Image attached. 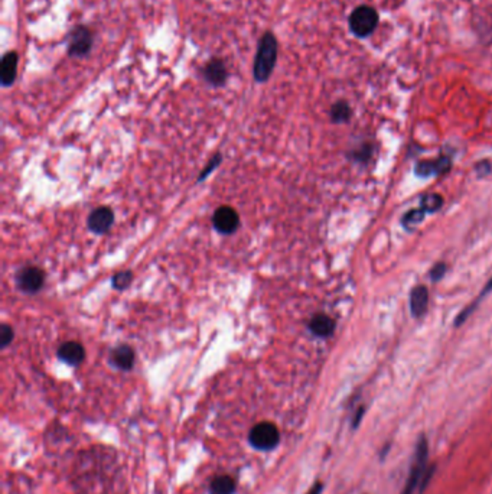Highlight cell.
Listing matches in <instances>:
<instances>
[{
  "mask_svg": "<svg viewBox=\"0 0 492 494\" xmlns=\"http://www.w3.org/2000/svg\"><path fill=\"white\" fill-rule=\"evenodd\" d=\"M278 61V40L271 32H266L257 47L256 60L253 64L254 80L264 83L270 79Z\"/></svg>",
  "mask_w": 492,
  "mask_h": 494,
  "instance_id": "6da1fadb",
  "label": "cell"
},
{
  "mask_svg": "<svg viewBox=\"0 0 492 494\" xmlns=\"http://www.w3.org/2000/svg\"><path fill=\"white\" fill-rule=\"evenodd\" d=\"M427 455H429L427 439L425 436H421L414 448L412 466L402 494H414V491L418 488L421 483H423L425 475L427 474V467H426Z\"/></svg>",
  "mask_w": 492,
  "mask_h": 494,
  "instance_id": "7a4b0ae2",
  "label": "cell"
},
{
  "mask_svg": "<svg viewBox=\"0 0 492 494\" xmlns=\"http://www.w3.org/2000/svg\"><path fill=\"white\" fill-rule=\"evenodd\" d=\"M378 25V13L374 8L361 5L350 15V29L358 38H367Z\"/></svg>",
  "mask_w": 492,
  "mask_h": 494,
  "instance_id": "3957f363",
  "label": "cell"
},
{
  "mask_svg": "<svg viewBox=\"0 0 492 494\" xmlns=\"http://www.w3.org/2000/svg\"><path fill=\"white\" fill-rule=\"evenodd\" d=\"M279 438H280L279 429L271 422H260L256 427H253L248 434L250 444L254 448L262 451H269L275 448L279 444Z\"/></svg>",
  "mask_w": 492,
  "mask_h": 494,
  "instance_id": "277c9868",
  "label": "cell"
},
{
  "mask_svg": "<svg viewBox=\"0 0 492 494\" xmlns=\"http://www.w3.org/2000/svg\"><path fill=\"white\" fill-rule=\"evenodd\" d=\"M93 47V33L85 26H76L69 32L68 55L69 57H84Z\"/></svg>",
  "mask_w": 492,
  "mask_h": 494,
  "instance_id": "5b68a950",
  "label": "cell"
},
{
  "mask_svg": "<svg viewBox=\"0 0 492 494\" xmlns=\"http://www.w3.org/2000/svg\"><path fill=\"white\" fill-rule=\"evenodd\" d=\"M214 226L223 234H231L240 226V217L231 207H220L214 214Z\"/></svg>",
  "mask_w": 492,
  "mask_h": 494,
  "instance_id": "8992f818",
  "label": "cell"
},
{
  "mask_svg": "<svg viewBox=\"0 0 492 494\" xmlns=\"http://www.w3.org/2000/svg\"><path fill=\"white\" fill-rule=\"evenodd\" d=\"M44 272L38 267H25L17 273V286L28 294H35L44 285Z\"/></svg>",
  "mask_w": 492,
  "mask_h": 494,
  "instance_id": "52a82bcc",
  "label": "cell"
},
{
  "mask_svg": "<svg viewBox=\"0 0 492 494\" xmlns=\"http://www.w3.org/2000/svg\"><path fill=\"white\" fill-rule=\"evenodd\" d=\"M452 167V162L448 156H441L437 159H430V160H422L416 165V175L427 178V176H434V175H443L446 174Z\"/></svg>",
  "mask_w": 492,
  "mask_h": 494,
  "instance_id": "ba28073f",
  "label": "cell"
},
{
  "mask_svg": "<svg viewBox=\"0 0 492 494\" xmlns=\"http://www.w3.org/2000/svg\"><path fill=\"white\" fill-rule=\"evenodd\" d=\"M114 222V214L108 207H99L88 217V226L97 234L105 233Z\"/></svg>",
  "mask_w": 492,
  "mask_h": 494,
  "instance_id": "9c48e42d",
  "label": "cell"
},
{
  "mask_svg": "<svg viewBox=\"0 0 492 494\" xmlns=\"http://www.w3.org/2000/svg\"><path fill=\"white\" fill-rule=\"evenodd\" d=\"M204 79L214 87L224 85L228 79V71L224 61L214 58L204 68Z\"/></svg>",
  "mask_w": 492,
  "mask_h": 494,
  "instance_id": "30bf717a",
  "label": "cell"
},
{
  "mask_svg": "<svg viewBox=\"0 0 492 494\" xmlns=\"http://www.w3.org/2000/svg\"><path fill=\"white\" fill-rule=\"evenodd\" d=\"M429 305V290L426 286L418 285L410 292V311L414 317H422Z\"/></svg>",
  "mask_w": 492,
  "mask_h": 494,
  "instance_id": "8fae6325",
  "label": "cell"
},
{
  "mask_svg": "<svg viewBox=\"0 0 492 494\" xmlns=\"http://www.w3.org/2000/svg\"><path fill=\"white\" fill-rule=\"evenodd\" d=\"M17 53L16 52H8L5 53V57L2 60V65H0V80L5 87H9L15 83L16 74H17Z\"/></svg>",
  "mask_w": 492,
  "mask_h": 494,
  "instance_id": "7c38bea8",
  "label": "cell"
},
{
  "mask_svg": "<svg viewBox=\"0 0 492 494\" xmlns=\"http://www.w3.org/2000/svg\"><path fill=\"white\" fill-rule=\"evenodd\" d=\"M58 356L62 361H65L71 365H77V364L83 363V360L85 357V352H84L81 344H78L76 341H68L60 347Z\"/></svg>",
  "mask_w": 492,
  "mask_h": 494,
  "instance_id": "4fadbf2b",
  "label": "cell"
},
{
  "mask_svg": "<svg viewBox=\"0 0 492 494\" xmlns=\"http://www.w3.org/2000/svg\"><path fill=\"white\" fill-rule=\"evenodd\" d=\"M309 329L318 337H330L335 329V321L325 314H318L309 321Z\"/></svg>",
  "mask_w": 492,
  "mask_h": 494,
  "instance_id": "5bb4252c",
  "label": "cell"
},
{
  "mask_svg": "<svg viewBox=\"0 0 492 494\" xmlns=\"http://www.w3.org/2000/svg\"><path fill=\"white\" fill-rule=\"evenodd\" d=\"M112 361L121 370H130L135 363V352L129 345H119L112 353Z\"/></svg>",
  "mask_w": 492,
  "mask_h": 494,
  "instance_id": "9a60e30c",
  "label": "cell"
},
{
  "mask_svg": "<svg viewBox=\"0 0 492 494\" xmlns=\"http://www.w3.org/2000/svg\"><path fill=\"white\" fill-rule=\"evenodd\" d=\"M492 290V278L488 281V283L485 285V288L482 289V292H481V295L475 299V301H473V302H470L464 311H462V313L457 317V320H455V327H461L469 317H470V314L473 313V311H475L477 308H478V305H480V302L489 294V292Z\"/></svg>",
  "mask_w": 492,
  "mask_h": 494,
  "instance_id": "2e32d148",
  "label": "cell"
},
{
  "mask_svg": "<svg viewBox=\"0 0 492 494\" xmlns=\"http://www.w3.org/2000/svg\"><path fill=\"white\" fill-rule=\"evenodd\" d=\"M235 491V483L228 475H218L210 484L211 494H232Z\"/></svg>",
  "mask_w": 492,
  "mask_h": 494,
  "instance_id": "e0dca14e",
  "label": "cell"
},
{
  "mask_svg": "<svg viewBox=\"0 0 492 494\" xmlns=\"http://www.w3.org/2000/svg\"><path fill=\"white\" fill-rule=\"evenodd\" d=\"M351 107L347 101H337L332 107H331V119L334 123H345L351 119Z\"/></svg>",
  "mask_w": 492,
  "mask_h": 494,
  "instance_id": "ac0fdd59",
  "label": "cell"
},
{
  "mask_svg": "<svg viewBox=\"0 0 492 494\" xmlns=\"http://www.w3.org/2000/svg\"><path fill=\"white\" fill-rule=\"evenodd\" d=\"M443 206V198L439 194H426L422 197L421 201V207L426 211V213H434L437 210H441Z\"/></svg>",
  "mask_w": 492,
  "mask_h": 494,
  "instance_id": "d6986e66",
  "label": "cell"
},
{
  "mask_svg": "<svg viewBox=\"0 0 492 494\" xmlns=\"http://www.w3.org/2000/svg\"><path fill=\"white\" fill-rule=\"evenodd\" d=\"M426 215V211L421 207V208H414V210H410L407 211L403 218H402V223L405 227H414L417 226L418 223H422L423 222V218Z\"/></svg>",
  "mask_w": 492,
  "mask_h": 494,
  "instance_id": "ffe728a7",
  "label": "cell"
},
{
  "mask_svg": "<svg viewBox=\"0 0 492 494\" xmlns=\"http://www.w3.org/2000/svg\"><path fill=\"white\" fill-rule=\"evenodd\" d=\"M133 279V274L129 270H121L119 273H116L113 277V286L117 289H124L130 285Z\"/></svg>",
  "mask_w": 492,
  "mask_h": 494,
  "instance_id": "44dd1931",
  "label": "cell"
},
{
  "mask_svg": "<svg viewBox=\"0 0 492 494\" xmlns=\"http://www.w3.org/2000/svg\"><path fill=\"white\" fill-rule=\"evenodd\" d=\"M374 152V146L370 143H364L361 145L357 151L353 152V158L358 162H367Z\"/></svg>",
  "mask_w": 492,
  "mask_h": 494,
  "instance_id": "7402d4cb",
  "label": "cell"
},
{
  "mask_svg": "<svg viewBox=\"0 0 492 494\" xmlns=\"http://www.w3.org/2000/svg\"><path fill=\"white\" fill-rule=\"evenodd\" d=\"M445 273H446V265L443 262H439L432 267L430 278L433 282H439L445 277Z\"/></svg>",
  "mask_w": 492,
  "mask_h": 494,
  "instance_id": "603a6c76",
  "label": "cell"
},
{
  "mask_svg": "<svg viewBox=\"0 0 492 494\" xmlns=\"http://www.w3.org/2000/svg\"><path fill=\"white\" fill-rule=\"evenodd\" d=\"M13 341V329L9 325H3L2 331H0V343L2 347H8Z\"/></svg>",
  "mask_w": 492,
  "mask_h": 494,
  "instance_id": "cb8c5ba5",
  "label": "cell"
},
{
  "mask_svg": "<svg viewBox=\"0 0 492 494\" xmlns=\"http://www.w3.org/2000/svg\"><path fill=\"white\" fill-rule=\"evenodd\" d=\"M477 172L480 176H485L488 175L491 171H492V165L488 162V160H482L480 163H477V167H475Z\"/></svg>",
  "mask_w": 492,
  "mask_h": 494,
  "instance_id": "d4e9b609",
  "label": "cell"
},
{
  "mask_svg": "<svg viewBox=\"0 0 492 494\" xmlns=\"http://www.w3.org/2000/svg\"><path fill=\"white\" fill-rule=\"evenodd\" d=\"M322 490H323L322 483H315V484L312 486V488L309 490L306 494H321V493H322Z\"/></svg>",
  "mask_w": 492,
  "mask_h": 494,
  "instance_id": "484cf974",
  "label": "cell"
},
{
  "mask_svg": "<svg viewBox=\"0 0 492 494\" xmlns=\"http://www.w3.org/2000/svg\"><path fill=\"white\" fill-rule=\"evenodd\" d=\"M218 160H221V158H215V162H214V163L211 165V167H214V165H217V163H218ZM207 172H210V171L207 170V171H205V172H204V174L201 175V179H204V176H205V174H207Z\"/></svg>",
  "mask_w": 492,
  "mask_h": 494,
  "instance_id": "4316f807",
  "label": "cell"
}]
</instances>
